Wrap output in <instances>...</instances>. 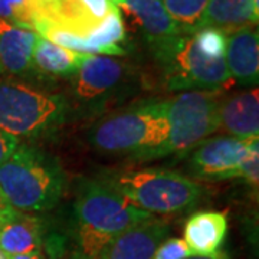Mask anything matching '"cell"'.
Here are the masks:
<instances>
[{"mask_svg":"<svg viewBox=\"0 0 259 259\" xmlns=\"http://www.w3.org/2000/svg\"><path fill=\"white\" fill-rule=\"evenodd\" d=\"M153 218L124 200L98 179H81L75 187L72 233L78 259H95L110 242Z\"/></svg>","mask_w":259,"mask_h":259,"instance_id":"cell-1","label":"cell"},{"mask_svg":"<svg viewBox=\"0 0 259 259\" xmlns=\"http://www.w3.org/2000/svg\"><path fill=\"white\" fill-rule=\"evenodd\" d=\"M66 187L62 166L52 154L20 143L0 166V190L18 212H47L59 203Z\"/></svg>","mask_w":259,"mask_h":259,"instance_id":"cell-2","label":"cell"},{"mask_svg":"<svg viewBox=\"0 0 259 259\" xmlns=\"http://www.w3.org/2000/svg\"><path fill=\"white\" fill-rule=\"evenodd\" d=\"M166 100H146L94 124L88 141L97 151L148 160L167 139Z\"/></svg>","mask_w":259,"mask_h":259,"instance_id":"cell-3","label":"cell"},{"mask_svg":"<svg viewBox=\"0 0 259 259\" xmlns=\"http://www.w3.org/2000/svg\"><path fill=\"white\" fill-rule=\"evenodd\" d=\"M97 179L130 204L153 216L189 210L203 196V187L193 179L158 167L110 171Z\"/></svg>","mask_w":259,"mask_h":259,"instance_id":"cell-4","label":"cell"},{"mask_svg":"<svg viewBox=\"0 0 259 259\" xmlns=\"http://www.w3.org/2000/svg\"><path fill=\"white\" fill-rule=\"evenodd\" d=\"M148 48L167 91L221 93L233 83L225 58L204 55L194 44L193 35L180 33Z\"/></svg>","mask_w":259,"mask_h":259,"instance_id":"cell-5","label":"cell"},{"mask_svg":"<svg viewBox=\"0 0 259 259\" xmlns=\"http://www.w3.org/2000/svg\"><path fill=\"white\" fill-rule=\"evenodd\" d=\"M69 115V102L61 94L32 85L0 79V130L20 139L54 133Z\"/></svg>","mask_w":259,"mask_h":259,"instance_id":"cell-6","label":"cell"},{"mask_svg":"<svg viewBox=\"0 0 259 259\" xmlns=\"http://www.w3.org/2000/svg\"><path fill=\"white\" fill-rule=\"evenodd\" d=\"M221 93L185 91L166 100L167 139L148 160L183 156L219 130Z\"/></svg>","mask_w":259,"mask_h":259,"instance_id":"cell-7","label":"cell"},{"mask_svg":"<svg viewBox=\"0 0 259 259\" xmlns=\"http://www.w3.org/2000/svg\"><path fill=\"white\" fill-rule=\"evenodd\" d=\"M72 78V97L76 105L94 111L127 93L134 82L136 69L115 56L90 55Z\"/></svg>","mask_w":259,"mask_h":259,"instance_id":"cell-8","label":"cell"},{"mask_svg":"<svg viewBox=\"0 0 259 259\" xmlns=\"http://www.w3.org/2000/svg\"><path fill=\"white\" fill-rule=\"evenodd\" d=\"M250 141L252 140L243 141L232 136L206 139L193 150L189 168L194 177L202 180L218 182L238 179Z\"/></svg>","mask_w":259,"mask_h":259,"instance_id":"cell-9","label":"cell"},{"mask_svg":"<svg viewBox=\"0 0 259 259\" xmlns=\"http://www.w3.org/2000/svg\"><path fill=\"white\" fill-rule=\"evenodd\" d=\"M114 5L120 10L122 22L139 32L147 45L183 33L161 0H114Z\"/></svg>","mask_w":259,"mask_h":259,"instance_id":"cell-10","label":"cell"},{"mask_svg":"<svg viewBox=\"0 0 259 259\" xmlns=\"http://www.w3.org/2000/svg\"><path fill=\"white\" fill-rule=\"evenodd\" d=\"M168 232V223L153 216L114 238L95 259H151Z\"/></svg>","mask_w":259,"mask_h":259,"instance_id":"cell-11","label":"cell"},{"mask_svg":"<svg viewBox=\"0 0 259 259\" xmlns=\"http://www.w3.org/2000/svg\"><path fill=\"white\" fill-rule=\"evenodd\" d=\"M225 62L232 81L256 88L259 81L258 29H238L226 35Z\"/></svg>","mask_w":259,"mask_h":259,"instance_id":"cell-12","label":"cell"},{"mask_svg":"<svg viewBox=\"0 0 259 259\" xmlns=\"http://www.w3.org/2000/svg\"><path fill=\"white\" fill-rule=\"evenodd\" d=\"M219 128L235 139L249 141L259 139V91L233 94L219 101Z\"/></svg>","mask_w":259,"mask_h":259,"instance_id":"cell-13","label":"cell"},{"mask_svg":"<svg viewBox=\"0 0 259 259\" xmlns=\"http://www.w3.org/2000/svg\"><path fill=\"white\" fill-rule=\"evenodd\" d=\"M226 233V213L203 210L196 212L187 219L183 231V241L192 255L214 256L221 253Z\"/></svg>","mask_w":259,"mask_h":259,"instance_id":"cell-14","label":"cell"},{"mask_svg":"<svg viewBox=\"0 0 259 259\" xmlns=\"http://www.w3.org/2000/svg\"><path fill=\"white\" fill-rule=\"evenodd\" d=\"M39 35L0 19V74L25 75L32 71V55Z\"/></svg>","mask_w":259,"mask_h":259,"instance_id":"cell-15","label":"cell"},{"mask_svg":"<svg viewBox=\"0 0 259 259\" xmlns=\"http://www.w3.org/2000/svg\"><path fill=\"white\" fill-rule=\"evenodd\" d=\"M259 0H209L197 29L214 28L225 35L238 29L256 28Z\"/></svg>","mask_w":259,"mask_h":259,"instance_id":"cell-16","label":"cell"},{"mask_svg":"<svg viewBox=\"0 0 259 259\" xmlns=\"http://www.w3.org/2000/svg\"><path fill=\"white\" fill-rule=\"evenodd\" d=\"M42 225L39 219L15 210L0 223V250L6 256L40 250Z\"/></svg>","mask_w":259,"mask_h":259,"instance_id":"cell-17","label":"cell"},{"mask_svg":"<svg viewBox=\"0 0 259 259\" xmlns=\"http://www.w3.org/2000/svg\"><path fill=\"white\" fill-rule=\"evenodd\" d=\"M90 55L69 51L44 37H37L32 55V68L37 72L59 78H72Z\"/></svg>","mask_w":259,"mask_h":259,"instance_id":"cell-18","label":"cell"},{"mask_svg":"<svg viewBox=\"0 0 259 259\" xmlns=\"http://www.w3.org/2000/svg\"><path fill=\"white\" fill-rule=\"evenodd\" d=\"M125 36V23L122 22L120 10L115 6L85 37L93 48L94 55L124 56L127 55V49L122 45L127 39Z\"/></svg>","mask_w":259,"mask_h":259,"instance_id":"cell-19","label":"cell"},{"mask_svg":"<svg viewBox=\"0 0 259 259\" xmlns=\"http://www.w3.org/2000/svg\"><path fill=\"white\" fill-rule=\"evenodd\" d=\"M167 13L182 29L183 33L192 35L197 30L200 19L209 0H161Z\"/></svg>","mask_w":259,"mask_h":259,"instance_id":"cell-20","label":"cell"},{"mask_svg":"<svg viewBox=\"0 0 259 259\" xmlns=\"http://www.w3.org/2000/svg\"><path fill=\"white\" fill-rule=\"evenodd\" d=\"M0 19L16 28L35 32V13L30 0H0Z\"/></svg>","mask_w":259,"mask_h":259,"instance_id":"cell-21","label":"cell"},{"mask_svg":"<svg viewBox=\"0 0 259 259\" xmlns=\"http://www.w3.org/2000/svg\"><path fill=\"white\" fill-rule=\"evenodd\" d=\"M192 35H193L194 44L204 55L210 58H225L226 35L222 30L214 28H202L197 29Z\"/></svg>","mask_w":259,"mask_h":259,"instance_id":"cell-22","label":"cell"},{"mask_svg":"<svg viewBox=\"0 0 259 259\" xmlns=\"http://www.w3.org/2000/svg\"><path fill=\"white\" fill-rule=\"evenodd\" d=\"M259 141L258 139L249 143L248 154L242 163L239 170V179H243L252 187H258L259 183Z\"/></svg>","mask_w":259,"mask_h":259,"instance_id":"cell-23","label":"cell"},{"mask_svg":"<svg viewBox=\"0 0 259 259\" xmlns=\"http://www.w3.org/2000/svg\"><path fill=\"white\" fill-rule=\"evenodd\" d=\"M193 256L186 242L180 238H168L158 245L151 259H186Z\"/></svg>","mask_w":259,"mask_h":259,"instance_id":"cell-24","label":"cell"},{"mask_svg":"<svg viewBox=\"0 0 259 259\" xmlns=\"http://www.w3.org/2000/svg\"><path fill=\"white\" fill-rule=\"evenodd\" d=\"M81 3L95 22L102 20L115 8L112 0H81Z\"/></svg>","mask_w":259,"mask_h":259,"instance_id":"cell-25","label":"cell"},{"mask_svg":"<svg viewBox=\"0 0 259 259\" xmlns=\"http://www.w3.org/2000/svg\"><path fill=\"white\" fill-rule=\"evenodd\" d=\"M20 144V140L0 130V166L13 154V151Z\"/></svg>","mask_w":259,"mask_h":259,"instance_id":"cell-26","label":"cell"},{"mask_svg":"<svg viewBox=\"0 0 259 259\" xmlns=\"http://www.w3.org/2000/svg\"><path fill=\"white\" fill-rule=\"evenodd\" d=\"M13 212H15V209L8 203L6 197L3 196L2 190H0V223L3 222V221L9 216L10 213H13Z\"/></svg>","mask_w":259,"mask_h":259,"instance_id":"cell-27","label":"cell"},{"mask_svg":"<svg viewBox=\"0 0 259 259\" xmlns=\"http://www.w3.org/2000/svg\"><path fill=\"white\" fill-rule=\"evenodd\" d=\"M8 259H45L40 250L30 252V253H23V255H15V256H8Z\"/></svg>","mask_w":259,"mask_h":259,"instance_id":"cell-28","label":"cell"},{"mask_svg":"<svg viewBox=\"0 0 259 259\" xmlns=\"http://www.w3.org/2000/svg\"><path fill=\"white\" fill-rule=\"evenodd\" d=\"M186 259H228L226 258V255H223V253H219V255H214V256H189V258Z\"/></svg>","mask_w":259,"mask_h":259,"instance_id":"cell-29","label":"cell"},{"mask_svg":"<svg viewBox=\"0 0 259 259\" xmlns=\"http://www.w3.org/2000/svg\"><path fill=\"white\" fill-rule=\"evenodd\" d=\"M0 259H8V256H6L2 250H0Z\"/></svg>","mask_w":259,"mask_h":259,"instance_id":"cell-30","label":"cell"},{"mask_svg":"<svg viewBox=\"0 0 259 259\" xmlns=\"http://www.w3.org/2000/svg\"><path fill=\"white\" fill-rule=\"evenodd\" d=\"M112 2H114V0H112Z\"/></svg>","mask_w":259,"mask_h":259,"instance_id":"cell-31","label":"cell"}]
</instances>
